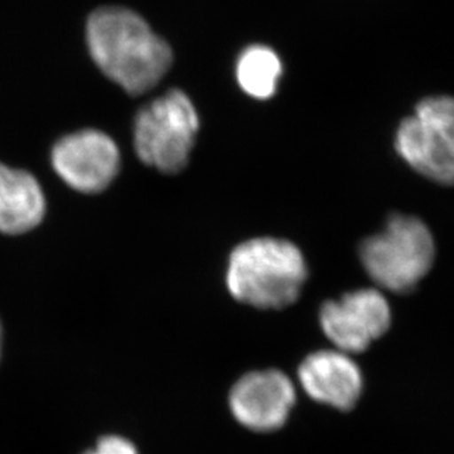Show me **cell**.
Masks as SVG:
<instances>
[{
	"instance_id": "obj_9",
	"label": "cell",
	"mask_w": 454,
	"mask_h": 454,
	"mask_svg": "<svg viewBox=\"0 0 454 454\" xmlns=\"http://www.w3.org/2000/svg\"><path fill=\"white\" fill-rule=\"evenodd\" d=\"M297 378L310 399L335 411H353L364 393L359 364L337 348L306 356L299 364Z\"/></svg>"
},
{
	"instance_id": "obj_5",
	"label": "cell",
	"mask_w": 454,
	"mask_h": 454,
	"mask_svg": "<svg viewBox=\"0 0 454 454\" xmlns=\"http://www.w3.org/2000/svg\"><path fill=\"white\" fill-rule=\"evenodd\" d=\"M395 146L420 176L454 185V98L422 100L415 114L400 124Z\"/></svg>"
},
{
	"instance_id": "obj_4",
	"label": "cell",
	"mask_w": 454,
	"mask_h": 454,
	"mask_svg": "<svg viewBox=\"0 0 454 454\" xmlns=\"http://www.w3.org/2000/svg\"><path fill=\"white\" fill-rule=\"evenodd\" d=\"M199 115L189 96L181 90L149 103L138 112L134 147L138 158L165 174L183 171L199 131Z\"/></svg>"
},
{
	"instance_id": "obj_13",
	"label": "cell",
	"mask_w": 454,
	"mask_h": 454,
	"mask_svg": "<svg viewBox=\"0 0 454 454\" xmlns=\"http://www.w3.org/2000/svg\"><path fill=\"white\" fill-rule=\"evenodd\" d=\"M0 343H2V328H0Z\"/></svg>"
},
{
	"instance_id": "obj_8",
	"label": "cell",
	"mask_w": 454,
	"mask_h": 454,
	"mask_svg": "<svg viewBox=\"0 0 454 454\" xmlns=\"http://www.w3.org/2000/svg\"><path fill=\"white\" fill-rule=\"evenodd\" d=\"M51 165L62 180L82 193H99L118 176L120 149L99 129H82L60 138Z\"/></svg>"
},
{
	"instance_id": "obj_7",
	"label": "cell",
	"mask_w": 454,
	"mask_h": 454,
	"mask_svg": "<svg viewBox=\"0 0 454 454\" xmlns=\"http://www.w3.org/2000/svg\"><path fill=\"white\" fill-rule=\"evenodd\" d=\"M296 400V387L278 369L246 373L228 395L234 419L253 433L261 434L283 428Z\"/></svg>"
},
{
	"instance_id": "obj_2",
	"label": "cell",
	"mask_w": 454,
	"mask_h": 454,
	"mask_svg": "<svg viewBox=\"0 0 454 454\" xmlns=\"http://www.w3.org/2000/svg\"><path fill=\"white\" fill-rule=\"evenodd\" d=\"M225 279L237 301L262 310H281L301 297L308 265L292 241L259 237L232 250Z\"/></svg>"
},
{
	"instance_id": "obj_10",
	"label": "cell",
	"mask_w": 454,
	"mask_h": 454,
	"mask_svg": "<svg viewBox=\"0 0 454 454\" xmlns=\"http://www.w3.org/2000/svg\"><path fill=\"white\" fill-rule=\"evenodd\" d=\"M46 214V199L30 172L0 163V232L24 234L37 227Z\"/></svg>"
},
{
	"instance_id": "obj_6",
	"label": "cell",
	"mask_w": 454,
	"mask_h": 454,
	"mask_svg": "<svg viewBox=\"0 0 454 454\" xmlns=\"http://www.w3.org/2000/svg\"><path fill=\"white\" fill-rule=\"evenodd\" d=\"M391 319L390 304L375 288L346 293L339 301H325L319 309L322 333L346 355L366 352L390 330Z\"/></svg>"
},
{
	"instance_id": "obj_12",
	"label": "cell",
	"mask_w": 454,
	"mask_h": 454,
	"mask_svg": "<svg viewBox=\"0 0 454 454\" xmlns=\"http://www.w3.org/2000/svg\"><path fill=\"white\" fill-rule=\"evenodd\" d=\"M86 454H138L137 449L134 447L133 442L125 440L122 437L100 438L99 442L96 444L95 450L87 451Z\"/></svg>"
},
{
	"instance_id": "obj_3",
	"label": "cell",
	"mask_w": 454,
	"mask_h": 454,
	"mask_svg": "<svg viewBox=\"0 0 454 454\" xmlns=\"http://www.w3.org/2000/svg\"><path fill=\"white\" fill-rule=\"evenodd\" d=\"M435 243L424 221L407 215L391 216L387 227L360 246V262L378 287L395 294L413 292L428 275Z\"/></svg>"
},
{
	"instance_id": "obj_1",
	"label": "cell",
	"mask_w": 454,
	"mask_h": 454,
	"mask_svg": "<svg viewBox=\"0 0 454 454\" xmlns=\"http://www.w3.org/2000/svg\"><path fill=\"white\" fill-rule=\"evenodd\" d=\"M91 58L109 80L129 95L153 89L172 64V51L138 13L105 6L87 22Z\"/></svg>"
},
{
	"instance_id": "obj_11",
	"label": "cell",
	"mask_w": 454,
	"mask_h": 454,
	"mask_svg": "<svg viewBox=\"0 0 454 454\" xmlns=\"http://www.w3.org/2000/svg\"><path fill=\"white\" fill-rule=\"evenodd\" d=\"M283 65L278 55L266 46H250L237 62V80L254 99H270L277 90Z\"/></svg>"
}]
</instances>
